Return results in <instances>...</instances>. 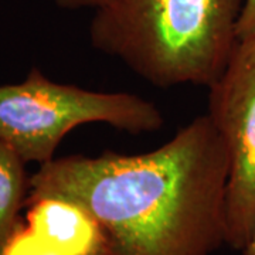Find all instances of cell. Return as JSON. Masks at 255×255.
Returning a JSON list of instances; mask_svg holds the SVG:
<instances>
[{
  "label": "cell",
  "mask_w": 255,
  "mask_h": 255,
  "mask_svg": "<svg viewBox=\"0 0 255 255\" xmlns=\"http://www.w3.org/2000/svg\"><path fill=\"white\" fill-rule=\"evenodd\" d=\"M228 157L207 114L139 155L107 150L40 164L28 200L58 197L100 224L110 255H213L227 244Z\"/></svg>",
  "instance_id": "obj_1"
},
{
  "label": "cell",
  "mask_w": 255,
  "mask_h": 255,
  "mask_svg": "<svg viewBox=\"0 0 255 255\" xmlns=\"http://www.w3.org/2000/svg\"><path fill=\"white\" fill-rule=\"evenodd\" d=\"M244 0H108L95 9L90 38L159 88L207 87L238 43Z\"/></svg>",
  "instance_id": "obj_2"
},
{
  "label": "cell",
  "mask_w": 255,
  "mask_h": 255,
  "mask_svg": "<svg viewBox=\"0 0 255 255\" xmlns=\"http://www.w3.org/2000/svg\"><path fill=\"white\" fill-rule=\"evenodd\" d=\"M87 124H105L129 133L162 129V111L130 92H100L55 82L38 68L23 81L0 85V142L24 163L54 159L67 133Z\"/></svg>",
  "instance_id": "obj_3"
},
{
  "label": "cell",
  "mask_w": 255,
  "mask_h": 255,
  "mask_svg": "<svg viewBox=\"0 0 255 255\" xmlns=\"http://www.w3.org/2000/svg\"><path fill=\"white\" fill-rule=\"evenodd\" d=\"M207 115L228 157L226 246L243 251L255 224V36L238 40L209 87Z\"/></svg>",
  "instance_id": "obj_4"
},
{
  "label": "cell",
  "mask_w": 255,
  "mask_h": 255,
  "mask_svg": "<svg viewBox=\"0 0 255 255\" xmlns=\"http://www.w3.org/2000/svg\"><path fill=\"white\" fill-rule=\"evenodd\" d=\"M24 223L61 255H110L108 240L97 220L73 201L28 200Z\"/></svg>",
  "instance_id": "obj_5"
},
{
  "label": "cell",
  "mask_w": 255,
  "mask_h": 255,
  "mask_svg": "<svg viewBox=\"0 0 255 255\" xmlns=\"http://www.w3.org/2000/svg\"><path fill=\"white\" fill-rule=\"evenodd\" d=\"M30 176L26 163L0 142V255L23 224L20 211L26 209Z\"/></svg>",
  "instance_id": "obj_6"
},
{
  "label": "cell",
  "mask_w": 255,
  "mask_h": 255,
  "mask_svg": "<svg viewBox=\"0 0 255 255\" xmlns=\"http://www.w3.org/2000/svg\"><path fill=\"white\" fill-rule=\"evenodd\" d=\"M3 255H61L55 248L47 244L44 240L37 236L23 223L13 238L10 240L9 246Z\"/></svg>",
  "instance_id": "obj_7"
},
{
  "label": "cell",
  "mask_w": 255,
  "mask_h": 255,
  "mask_svg": "<svg viewBox=\"0 0 255 255\" xmlns=\"http://www.w3.org/2000/svg\"><path fill=\"white\" fill-rule=\"evenodd\" d=\"M238 40L255 36V0H244L237 27Z\"/></svg>",
  "instance_id": "obj_8"
},
{
  "label": "cell",
  "mask_w": 255,
  "mask_h": 255,
  "mask_svg": "<svg viewBox=\"0 0 255 255\" xmlns=\"http://www.w3.org/2000/svg\"><path fill=\"white\" fill-rule=\"evenodd\" d=\"M57 6L68 10L78 9H98L108 0H53Z\"/></svg>",
  "instance_id": "obj_9"
},
{
  "label": "cell",
  "mask_w": 255,
  "mask_h": 255,
  "mask_svg": "<svg viewBox=\"0 0 255 255\" xmlns=\"http://www.w3.org/2000/svg\"><path fill=\"white\" fill-rule=\"evenodd\" d=\"M244 255H255V224L254 228H253V233H251V237L247 243L246 248L243 250Z\"/></svg>",
  "instance_id": "obj_10"
}]
</instances>
